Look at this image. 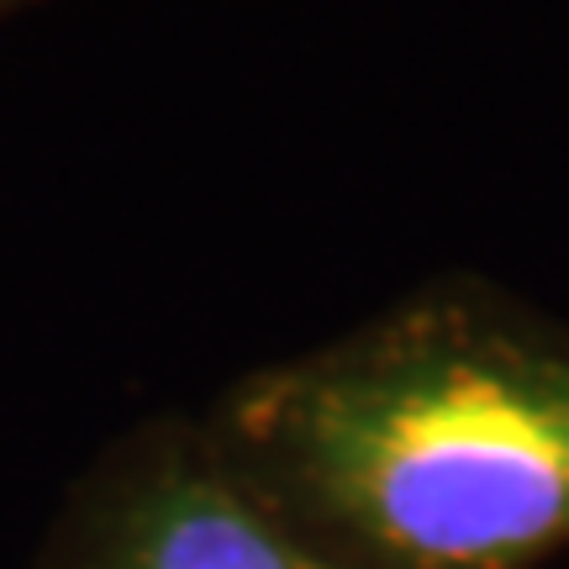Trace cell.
<instances>
[{
  "instance_id": "obj_2",
  "label": "cell",
  "mask_w": 569,
  "mask_h": 569,
  "mask_svg": "<svg viewBox=\"0 0 569 569\" xmlns=\"http://www.w3.org/2000/svg\"><path fill=\"white\" fill-rule=\"evenodd\" d=\"M63 569H353L217 448H153L90 507Z\"/></svg>"
},
{
  "instance_id": "obj_1",
  "label": "cell",
  "mask_w": 569,
  "mask_h": 569,
  "mask_svg": "<svg viewBox=\"0 0 569 569\" xmlns=\"http://www.w3.org/2000/svg\"><path fill=\"white\" fill-rule=\"evenodd\" d=\"M217 453L353 569L569 549V327L432 284L227 396Z\"/></svg>"
}]
</instances>
